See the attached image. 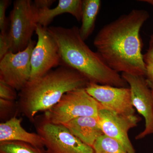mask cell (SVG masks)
Returning <instances> with one entry per match:
<instances>
[{
	"label": "cell",
	"mask_w": 153,
	"mask_h": 153,
	"mask_svg": "<svg viewBox=\"0 0 153 153\" xmlns=\"http://www.w3.org/2000/svg\"><path fill=\"white\" fill-rule=\"evenodd\" d=\"M149 17L146 11L134 9L99 31L94 45L106 64L114 71L146 76L140 32Z\"/></svg>",
	"instance_id": "6da1fadb"
},
{
	"label": "cell",
	"mask_w": 153,
	"mask_h": 153,
	"mask_svg": "<svg viewBox=\"0 0 153 153\" xmlns=\"http://www.w3.org/2000/svg\"><path fill=\"white\" fill-rule=\"evenodd\" d=\"M60 54L61 64L75 69L90 82L117 87H127V82L110 68L97 52H93L80 37L79 28L48 27Z\"/></svg>",
	"instance_id": "7a4b0ae2"
},
{
	"label": "cell",
	"mask_w": 153,
	"mask_h": 153,
	"mask_svg": "<svg viewBox=\"0 0 153 153\" xmlns=\"http://www.w3.org/2000/svg\"><path fill=\"white\" fill-rule=\"evenodd\" d=\"M88 79L75 69L61 64L43 76L30 79L18 94L19 112L34 122L39 112H46L68 91L85 88Z\"/></svg>",
	"instance_id": "3957f363"
},
{
	"label": "cell",
	"mask_w": 153,
	"mask_h": 153,
	"mask_svg": "<svg viewBox=\"0 0 153 153\" xmlns=\"http://www.w3.org/2000/svg\"><path fill=\"white\" fill-rule=\"evenodd\" d=\"M102 108L85 88H80L65 94L58 103L44 115L51 123L63 125L81 117H98L99 111Z\"/></svg>",
	"instance_id": "277c9868"
},
{
	"label": "cell",
	"mask_w": 153,
	"mask_h": 153,
	"mask_svg": "<svg viewBox=\"0 0 153 153\" xmlns=\"http://www.w3.org/2000/svg\"><path fill=\"white\" fill-rule=\"evenodd\" d=\"M33 123L47 153H94L93 148L74 136L65 126L51 123L44 114L36 116Z\"/></svg>",
	"instance_id": "5b68a950"
},
{
	"label": "cell",
	"mask_w": 153,
	"mask_h": 153,
	"mask_svg": "<svg viewBox=\"0 0 153 153\" xmlns=\"http://www.w3.org/2000/svg\"><path fill=\"white\" fill-rule=\"evenodd\" d=\"M38 10L30 0H16L10 13V28L8 34L11 41L10 52L25 50L32 41L38 24Z\"/></svg>",
	"instance_id": "8992f818"
},
{
	"label": "cell",
	"mask_w": 153,
	"mask_h": 153,
	"mask_svg": "<svg viewBox=\"0 0 153 153\" xmlns=\"http://www.w3.org/2000/svg\"><path fill=\"white\" fill-rule=\"evenodd\" d=\"M36 43L32 40L23 51L9 52L0 60V80L20 91L31 78V58Z\"/></svg>",
	"instance_id": "52a82bcc"
},
{
	"label": "cell",
	"mask_w": 153,
	"mask_h": 153,
	"mask_svg": "<svg viewBox=\"0 0 153 153\" xmlns=\"http://www.w3.org/2000/svg\"><path fill=\"white\" fill-rule=\"evenodd\" d=\"M35 32L38 41L31 55L30 79L41 77L61 65L58 47L47 28L38 24Z\"/></svg>",
	"instance_id": "ba28073f"
},
{
	"label": "cell",
	"mask_w": 153,
	"mask_h": 153,
	"mask_svg": "<svg viewBox=\"0 0 153 153\" xmlns=\"http://www.w3.org/2000/svg\"><path fill=\"white\" fill-rule=\"evenodd\" d=\"M122 76L129 85L133 105L145 120L144 130L136 137L141 139L153 134V92L144 76L122 73Z\"/></svg>",
	"instance_id": "9c48e42d"
},
{
	"label": "cell",
	"mask_w": 153,
	"mask_h": 153,
	"mask_svg": "<svg viewBox=\"0 0 153 153\" xmlns=\"http://www.w3.org/2000/svg\"><path fill=\"white\" fill-rule=\"evenodd\" d=\"M85 89L105 109L123 115H135L130 88L114 87L90 82Z\"/></svg>",
	"instance_id": "30bf717a"
},
{
	"label": "cell",
	"mask_w": 153,
	"mask_h": 153,
	"mask_svg": "<svg viewBox=\"0 0 153 153\" xmlns=\"http://www.w3.org/2000/svg\"><path fill=\"white\" fill-rule=\"evenodd\" d=\"M98 117L105 135L120 143L128 153H136L128 132L137 125L140 120L139 117L135 115H123L102 108L99 111Z\"/></svg>",
	"instance_id": "8fae6325"
},
{
	"label": "cell",
	"mask_w": 153,
	"mask_h": 153,
	"mask_svg": "<svg viewBox=\"0 0 153 153\" xmlns=\"http://www.w3.org/2000/svg\"><path fill=\"white\" fill-rule=\"evenodd\" d=\"M63 125L74 136L91 147H93L96 141L104 134L98 117H81L72 120Z\"/></svg>",
	"instance_id": "7c38bea8"
},
{
	"label": "cell",
	"mask_w": 153,
	"mask_h": 153,
	"mask_svg": "<svg viewBox=\"0 0 153 153\" xmlns=\"http://www.w3.org/2000/svg\"><path fill=\"white\" fill-rule=\"evenodd\" d=\"M22 119L17 116L0 123V142L19 141L45 149L41 137L35 133L29 132L22 126Z\"/></svg>",
	"instance_id": "4fadbf2b"
},
{
	"label": "cell",
	"mask_w": 153,
	"mask_h": 153,
	"mask_svg": "<svg viewBox=\"0 0 153 153\" xmlns=\"http://www.w3.org/2000/svg\"><path fill=\"white\" fill-rule=\"evenodd\" d=\"M38 11V24L45 28L48 27L55 17L64 13L71 14L79 21L82 15V0H59L54 8Z\"/></svg>",
	"instance_id": "5bb4252c"
},
{
	"label": "cell",
	"mask_w": 153,
	"mask_h": 153,
	"mask_svg": "<svg viewBox=\"0 0 153 153\" xmlns=\"http://www.w3.org/2000/svg\"><path fill=\"white\" fill-rule=\"evenodd\" d=\"M101 6L100 0H82V25L79 33L83 41H85L93 33Z\"/></svg>",
	"instance_id": "9a60e30c"
},
{
	"label": "cell",
	"mask_w": 153,
	"mask_h": 153,
	"mask_svg": "<svg viewBox=\"0 0 153 153\" xmlns=\"http://www.w3.org/2000/svg\"><path fill=\"white\" fill-rule=\"evenodd\" d=\"M0 153H47L45 149L19 141L0 142Z\"/></svg>",
	"instance_id": "2e32d148"
},
{
	"label": "cell",
	"mask_w": 153,
	"mask_h": 153,
	"mask_svg": "<svg viewBox=\"0 0 153 153\" xmlns=\"http://www.w3.org/2000/svg\"><path fill=\"white\" fill-rule=\"evenodd\" d=\"M92 148L94 153H128L120 143L105 134L96 141Z\"/></svg>",
	"instance_id": "e0dca14e"
},
{
	"label": "cell",
	"mask_w": 153,
	"mask_h": 153,
	"mask_svg": "<svg viewBox=\"0 0 153 153\" xmlns=\"http://www.w3.org/2000/svg\"><path fill=\"white\" fill-rule=\"evenodd\" d=\"M19 112L17 102L0 98V119L1 122L17 116Z\"/></svg>",
	"instance_id": "ac0fdd59"
},
{
	"label": "cell",
	"mask_w": 153,
	"mask_h": 153,
	"mask_svg": "<svg viewBox=\"0 0 153 153\" xmlns=\"http://www.w3.org/2000/svg\"><path fill=\"white\" fill-rule=\"evenodd\" d=\"M143 57L146 70V76L153 83V35L151 36L149 49Z\"/></svg>",
	"instance_id": "d6986e66"
},
{
	"label": "cell",
	"mask_w": 153,
	"mask_h": 153,
	"mask_svg": "<svg viewBox=\"0 0 153 153\" xmlns=\"http://www.w3.org/2000/svg\"><path fill=\"white\" fill-rule=\"evenodd\" d=\"M16 91L14 88L0 80V98L15 101L18 96Z\"/></svg>",
	"instance_id": "ffe728a7"
},
{
	"label": "cell",
	"mask_w": 153,
	"mask_h": 153,
	"mask_svg": "<svg viewBox=\"0 0 153 153\" xmlns=\"http://www.w3.org/2000/svg\"><path fill=\"white\" fill-rule=\"evenodd\" d=\"M11 2L8 0L0 1V30L1 33L7 32L8 20L6 16V10Z\"/></svg>",
	"instance_id": "44dd1931"
},
{
	"label": "cell",
	"mask_w": 153,
	"mask_h": 153,
	"mask_svg": "<svg viewBox=\"0 0 153 153\" xmlns=\"http://www.w3.org/2000/svg\"><path fill=\"white\" fill-rule=\"evenodd\" d=\"M12 47L11 41L8 32L0 34V60L10 51Z\"/></svg>",
	"instance_id": "7402d4cb"
},
{
	"label": "cell",
	"mask_w": 153,
	"mask_h": 153,
	"mask_svg": "<svg viewBox=\"0 0 153 153\" xmlns=\"http://www.w3.org/2000/svg\"><path fill=\"white\" fill-rule=\"evenodd\" d=\"M55 1L54 0H35L34 3L37 10H40L50 8Z\"/></svg>",
	"instance_id": "603a6c76"
},
{
	"label": "cell",
	"mask_w": 153,
	"mask_h": 153,
	"mask_svg": "<svg viewBox=\"0 0 153 153\" xmlns=\"http://www.w3.org/2000/svg\"><path fill=\"white\" fill-rule=\"evenodd\" d=\"M141 1L144 2L148 3L150 4L151 5L153 6V0H142V1Z\"/></svg>",
	"instance_id": "cb8c5ba5"
},
{
	"label": "cell",
	"mask_w": 153,
	"mask_h": 153,
	"mask_svg": "<svg viewBox=\"0 0 153 153\" xmlns=\"http://www.w3.org/2000/svg\"><path fill=\"white\" fill-rule=\"evenodd\" d=\"M147 80L148 83L149 84V86L150 88L151 89H152L153 93V83L147 79Z\"/></svg>",
	"instance_id": "d4e9b609"
}]
</instances>
